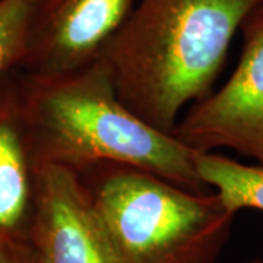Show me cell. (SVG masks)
Masks as SVG:
<instances>
[{"instance_id": "6da1fadb", "label": "cell", "mask_w": 263, "mask_h": 263, "mask_svg": "<svg viewBox=\"0 0 263 263\" xmlns=\"http://www.w3.org/2000/svg\"><path fill=\"white\" fill-rule=\"evenodd\" d=\"M263 0H138L103 57L122 103L173 135L214 91L246 16Z\"/></svg>"}, {"instance_id": "7a4b0ae2", "label": "cell", "mask_w": 263, "mask_h": 263, "mask_svg": "<svg viewBox=\"0 0 263 263\" xmlns=\"http://www.w3.org/2000/svg\"><path fill=\"white\" fill-rule=\"evenodd\" d=\"M21 97L38 165L78 171L98 162L126 164L189 190H211L197 174L193 151L122 103L103 56L63 75L21 70Z\"/></svg>"}, {"instance_id": "3957f363", "label": "cell", "mask_w": 263, "mask_h": 263, "mask_svg": "<svg viewBox=\"0 0 263 263\" xmlns=\"http://www.w3.org/2000/svg\"><path fill=\"white\" fill-rule=\"evenodd\" d=\"M111 263H216L235 214L215 192H195L126 164L78 170Z\"/></svg>"}, {"instance_id": "277c9868", "label": "cell", "mask_w": 263, "mask_h": 263, "mask_svg": "<svg viewBox=\"0 0 263 263\" xmlns=\"http://www.w3.org/2000/svg\"><path fill=\"white\" fill-rule=\"evenodd\" d=\"M240 32L241 53L231 76L189 107L173 136L193 152L230 149L263 165V3Z\"/></svg>"}, {"instance_id": "5b68a950", "label": "cell", "mask_w": 263, "mask_h": 263, "mask_svg": "<svg viewBox=\"0 0 263 263\" xmlns=\"http://www.w3.org/2000/svg\"><path fill=\"white\" fill-rule=\"evenodd\" d=\"M138 0H35L21 70L32 76L75 72L103 56Z\"/></svg>"}, {"instance_id": "8992f818", "label": "cell", "mask_w": 263, "mask_h": 263, "mask_svg": "<svg viewBox=\"0 0 263 263\" xmlns=\"http://www.w3.org/2000/svg\"><path fill=\"white\" fill-rule=\"evenodd\" d=\"M27 241L40 263H111L76 171L40 165Z\"/></svg>"}, {"instance_id": "52a82bcc", "label": "cell", "mask_w": 263, "mask_h": 263, "mask_svg": "<svg viewBox=\"0 0 263 263\" xmlns=\"http://www.w3.org/2000/svg\"><path fill=\"white\" fill-rule=\"evenodd\" d=\"M38 168L22 108L21 69H15L0 81V234L27 240Z\"/></svg>"}, {"instance_id": "ba28073f", "label": "cell", "mask_w": 263, "mask_h": 263, "mask_svg": "<svg viewBox=\"0 0 263 263\" xmlns=\"http://www.w3.org/2000/svg\"><path fill=\"white\" fill-rule=\"evenodd\" d=\"M195 167L231 212H263V165L238 162L221 152H195Z\"/></svg>"}, {"instance_id": "9c48e42d", "label": "cell", "mask_w": 263, "mask_h": 263, "mask_svg": "<svg viewBox=\"0 0 263 263\" xmlns=\"http://www.w3.org/2000/svg\"><path fill=\"white\" fill-rule=\"evenodd\" d=\"M34 5L35 0H0V81L21 69Z\"/></svg>"}, {"instance_id": "30bf717a", "label": "cell", "mask_w": 263, "mask_h": 263, "mask_svg": "<svg viewBox=\"0 0 263 263\" xmlns=\"http://www.w3.org/2000/svg\"><path fill=\"white\" fill-rule=\"evenodd\" d=\"M0 263H40L24 238L0 234Z\"/></svg>"}, {"instance_id": "8fae6325", "label": "cell", "mask_w": 263, "mask_h": 263, "mask_svg": "<svg viewBox=\"0 0 263 263\" xmlns=\"http://www.w3.org/2000/svg\"><path fill=\"white\" fill-rule=\"evenodd\" d=\"M245 263H263V259H252V260H247Z\"/></svg>"}]
</instances>
